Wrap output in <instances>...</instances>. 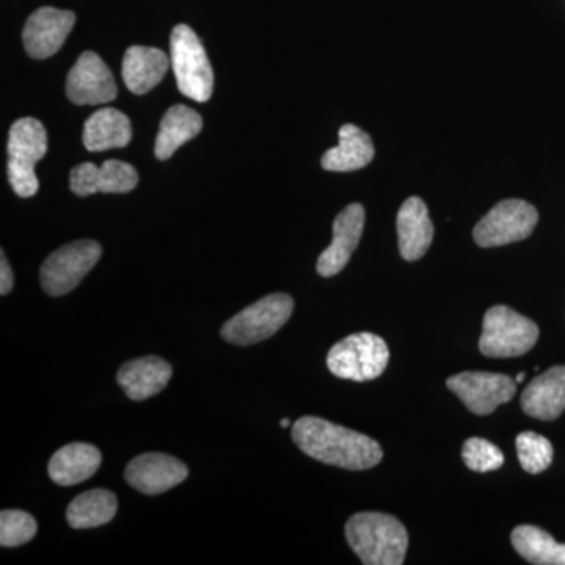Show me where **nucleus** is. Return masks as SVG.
<instances>
[{
    "label": "nucleus",
    "mask_w": 565,
    "mask_h": 565,
    "mask_svg": "<svg viewBox=\"0 0 565 565\" xmlns=\"http://www.w3.org/2000/svg\"><path fill=\"white\" fill-rule=\"evenodd\" d=\"M292 440L311 459L344 470H370L384 457L382 446L373 438L318 416L297 419L292 424Z\"/></svg>",
    "instance_id": "1"
},
{
    "label": "nucleus",
    "mask_w": 565,
    "mask_h": 565,
    "mask_svg": "<svg viewBox=\"0 0 565 565\" xmlns=\"http://www.w3.org/2000/svg\"><path fill=\"white\" fill-rule=\"evenodd\" d=\"M345 539L366 565H401L407 555V530L396 516L382 512L352 515L345 523Z\"/></svg>",
    "instance_id": "2"
},
{
    "label": "nucleus",
    "mask_w": 565,
    "mask_h": 565,
    "mask_svg": "<svg viewBox=\"0 0 565 565\" xmlns=\"http://www.w3.org/2000/svg\"><path fill=\"white\" fill-rule=\"evenodd\" d=\"M170 61L178 88L196 103L210 102L214 71L199 35L189 25L178 24L170 36Z\"/></svg>",
    "instance_id": "3"
},
{
    "label": "nucleus",
    "mask_w": 565,
    "mask_h": 565,
    "mask_svg": "<svg viewBox=\"0 0 565 565\" xmlns=\"http://www.w3.org/2000/svg\"><path fill=\"white\" fill-rule=\"evenodd\" d=\"M9 181L14 193L29 199L39 192L36 162L46 156L47 134L43 122L25 117L14 121L9 134Z\"/></svg>",
    "instance_id": "4"
},
{
    "label": "nucleus",
    "mask_w": 565,
    "mask_h": 565,
    "mask_svg": "<svg viewBox=\"0 0 565 565\" xmlns=\"http://www.w3.org/2000/svg\"><path fill=\"white\" fill-rule=\"evenodd\" d=\"M539 327L505 305H494L484 316L479 351L489 359H514L534 348Z\"/></svg>",
    "instance_id": "5"
},
{
    "label": "nucleus",
    "mask_w": 565,
    "mask_h": 565,
    "mask_svg": "<svg viewBox=\"0 0 565 565\" xmlns=\"http://www.w3.org/2000/svg\"><path fill=\"white\" fill-rule=\"evenodd\" d=\"M390 351L384 338L353 333L333 345L327 355L330 373L344 381L367 382L381 377L388 366Z\"/></svg>",
    "instance_id": "6"
},
{
    "label": "nucleus",
    "mask_w": 565,
    "mask_h": 565,
    "mask_svg": "<svg viewBox=\"0 0 565 565\" xmlns=\"http://www.w3.org/2000/svg\"><path fill=\"white\" fill-rule=\"evenodd\" d=\"M294 300L288 294L277 292L245 308L222 327L226 343L252 345L273 338L289 321Z\"/></svg>",
    "instance_id": "7"
},
{
    "label": "nucleus",
    "mask_w": 565,
    "mask_h": 565,
    "mask_svg": "<svg viewBox=\"0 0 565 565\" xmlns=\"http://www.w3.org/2000/svg\"><path fill=\"white\" fill-rule=\"evenodd\" d=\"M102 255V245L96 241L84 239L63 245L47 256L41 266V288L50 296H65L79 286Z\"/></svg>",
    "instance_id": "8"
},
{
    "label": "nucleus",
    "mask_w": 565,
    "mask_h": 565,
    "mask_svg": "<svg viewBox=\"0 0 565 565\" xmlns=\"http://www.w3.org/2000/svg\"><path fill=\"white\" fill-rule=\"evenodd\" d=\"M537 222L539 212L533 204L523 200H503L478 222L473 237L479 247H503L530 237Z\"/></svg>",
    "instance_id": "9"
},
{
    "label": "nucleus",
    "mask_w": 565,
    "mask_h": 565,
    "mask_svg": "<svg viewBox=\"0 0 565 565\" xmlns=\"http://www.w3.org/2000/svg\"><path fill=\"white\" fill-rule=\"evenodd\" d=\"M446 386L475 415H490L500 405L511 403L516 382L509 375L494 373H460L446 381Z\"/></svg>",
    "instance_id": "10"
},
{
    "label": "nucleus",
    "mask_w": 565,
    "mask_h": 565,
    "mask_svg": "<svg viewBox=\"0 0 565 565\" xmlns=\"http://www.w3.org/2000/svg\"><path fill=\"white\" fill-rule=\"evenodd\" d=\"M118 88L109 66L95 52L77 58L66 79V96L77 106H99L117 98Z\"/></svg>",
    "instance_id": "11"
},
{
    "label": "nucleus",
    "mask_w": 565,
    "mask_h": 565,
    "mask_svg": "<svg viewBox=\"0 0 565 565\" xmlns=\"http://www.w3.org/2000/svg\"><path fill=\"white\" fill-rule=\"evenodd\" d=\"M76 24V14L54 7L33 11L22 31L25 52L36 61L57 54Z\"/></svg>",
    "instance_id": "12"
},
{
    "label": "nucleus",
    "mask_w": 565,
    "mask_h": 565,
    "mask_svg": "<svg viewBox=\"0 0 565 565\" xmlns=\"http://www.w3.org/2000/svg\"><path fill=\"white\" fill-rule=\"evenodd\" d=\"M139 184V174L129 163L109 159L102 167L92 162L74 167L70 173V188L77 196L95 193H128Z\"/></svg>",
    "instance_id": "13"
},
{
    "label": "nucleus",
    "mask_w": 565,
    "mask_h": 565,
    "mask_svg": "<svg viewBox=\"0 0 565 565\" xmlns=\"http://www.w3.org/2000/svg\"><path fill=\"white\" fill-rule=\"evenodd\" d=\"M364 228V207L360 203L349 204L333 222V241L321 253L316 270L323 278L334 277L351 262L359 247Z\"/></svg>",
    "instance_id": "14"
},
{
    "label": "nucleus",
    "mask_w": 565,
    "mask_h": 565,
    "mask_svg": "<svg viewBox=\"0 0 565 565\" xmlns=\"http://www.w3.org/2000/svg\"><path fill=\"white\" fill-rule=\"evenodd\" d=\"M189 476V468L177 457L148 452L128 463L125 479L134 489L145 494H161L181 484Z\"/></svg>",
    "instance_id": "15"
},
{
    "label": "nucleus",
    "mask_w": 565,
    "mask_h": 565,
    "mask_svg": "<svg viewBox=\"0 0 565 565\" xmlns=\"http://www.w3.org/2000/svg\"><path fill=\"white\" fill-rule=\"evenodd\" d=\"M401 256L405 262H418L434 241V225L429 210L419 196L405 200L396 217Z\"/></svg>",
    "instance_id": "16"
},
{
    "label": "nucleus",
    "mask_w": 565,
    "mask_h": 565,
    "mask_svg": "<svg viewBox=\"0 0 565 565\" xmlns=\"http://www.w3.org/2000/svg\"><path fill=\"white\" fill-rule=\"evenodd\" d=\"M523 412L531 418L555 422L565 411V366L550 367L533 379L522 394Z\"/></svg>",
    "instance_id": "17"
},
{
    "label": "nucleus",
    "mask_w": 565,
    "mask_h": 565,
    "mask_svg": "<svg viewBox=\"0 0 565 565\" xmlns=\"http://www.w3.org/2000/svg\"><path fill=\"white\" fill-rule=\"evenodd\" d=\"M172 374V366L161 356H141L122 364L117 381L129 399L145 401L161 393Z\"/></svg>",
    "instance_id": "18"
},
{
    "label": "nucleus",
    "mask_w": 565,
    "mask_h": 565,
    "mask_svg": "<svg viewBox=\"0 0 565 565\" xmlns=\"http://www.w3.org/2000/svg\"><path fill=\"white\" fill-rule=\"evenodd\" d=\"M166 52L148 46H131L122 57V81L134 95H147L158 87L169 71Z\"/></svg>",
    "instance_id": "19"
},
{
    "label": "nucleus",
    "mask_w": 565,
    "mask_h": 565,
    "mask_svg": "<svg viewBox=\"0 0 565 565\" xmlns=\"http://www.w3.org/2000/svg\"><path fill=\"white\" fill-rule=\"evenodd\" d=\"M340 143L322 156V169L327 172H355L373 162L375 150L370 134L355 125L340 129Z\"/></svg>",
    "instance_id": "20"
},
{
    "label": "nucleus",
    "mask_w": 565,
    "mask_h": 565,
    "mask_svg": "<svg viewBox=\"0 0 565 565\" xmlns=\"http://www.w3.org/2000/svg\"><path fill=\"white\" fill-rule=\"evenodd\" d=\"M103 456L98 448L88 444H71L58 449L50 460V478L55 484H81L95 476L102 467Z\"/></svg>",
    "instance_id": "21"
},
{
    "label": "nucleus",
    "mask_w": 565,
    "mask_h": 565,
    "mask_svg": "<svg viewBox=\"0 0 565 565\" xmlns=\"http://www.w3.org/2000/svg\"><path fill=\"white\" fill-rule=\"evenodd\" d=\"M132 139V126L122 111L104 107L90 115L84 125V145L98 152L122 148Z\"/></svg>",
    "instance_id": "22"
},
{
    "label": "nucleus",
    "mask_w": 565,
    "mask_h": 565,
    "mask_svg": "<svg viewBox=\"0 0 565 565\" xmlns=\"http://www.w3.org/2000/svg\"><path fill=\"white\" fill-rule=\"evenodd\" d=\"M202 129L203 120L199 111L184 106V104L170 107L163 115L161 128L156 137V158L159 161L172 158L178 148L199 136Z\"/></svg>",
    "instance_id": "23"
},
{
    "label": "nucleus",
    "mask_w": 565,
    "mask_h": 565,
    "mask_svg": "<svg viewBox=\"0 0 565 565\" xmlns=\"http://www.w3.org/2000/svg\"><path fill=\"white\" fill-rule=\"evenodd\" d=\"M117 497L109 490L95 489L74 498L66 509V520L74 530L107 525L117 514Z\"/></svg>",
    "instance_id": "24"
},
{
    "label": "nucleus",
    "mask_w": 565,
    "mask_h": 565,
    "mask_svg": "<svg viewBox=\"0 0 565 565\" xmlns=\"http://www.w3.org/2000/svg\"><path fill=\"white\" fill-rule=\"evenodd\" d=\"M511 541L515 552L530 564L565 565V544H557L553 535L541 527L516 526Z\"/></svg>",
    "instance_id": "25"
},
{
    "label": "nucleus",
    "mask_w": 565,
    "mask_h": 565,
    "mask_svg": "<svg viewBox=\"0 0 565 565\" xmlns=\"http://www.w3.org/2000/svg\"><path fill=\"white\" fill-rule=\"evenodd\" d=\"M516 455L523 470L530 475H539L545 471L553 462V445L548 438L542 435L531 433H522L515 438Z\"/></svg>",
    "instance_id": "26"
},
{
    "label": "nucleus",
    "mask_w": 565,
    "mask_h": 565,
    "mask_svg": "<svg viewBox=\"0 0 565 565\" xmlns=\"http://www.w3.org/2000/svg\"><path fill=\"white\" fill-rule=\"evenodd\" d=\"M35 519L24 511H2L0 512V545L21 546L31 542L35 537Z\"/></svg>",
    "instance_id": "27"
},
{
    "label": "nucleus",
    "mask_w": 565,
    "mask_h": 565,
    "mask_svg": "<svg viewBox=\"0 0 565 565\" xmlns=\"http://www.w3.org/2000/svg\"><path fill=\"white\" fill-rule=\"evenodd\" d=\"M462 459L476 473H489L503 467L504 455L501 449L486 438H468L463 444Z\"/></svg>",
    "instance_id": "28"
},
{
    "label": "nucleus",
    "mask_w": 565,
    "mask_h": 565,
    "mask_svg": "<svg viewBox=\"0 0 565 565\" xmlns=\"http://www.w3.org/2000/svg\"><path fill=\"white\" fill-rule=\"evenodd\" d=\"M13 270H11L10 263L7 262L6 253L2 252V258H0V294L7 296L13 288Z\"/></svg>",
    "instance_id": "29"
},
{
    "label": "nucleus",
    "mask_w": 565,
    "mask_h": 565,
    "mask_svg": "<svg viewBox=\"0 0 565 565\" xmlns=\"http://www.w3.org/2000/svg\"><path fill=\"white\" fill-rule=\"evenodd\" d=\"M526 375L525 374H519L515 377L516 384H522L523 381H525Z\"/></svg>",
    "instance_id": "30"
},
{
    "label": "nucleus",
    "mask_w": 565,
    "mask_h": 565,
    "mask_svg": "<svg viewBox=\"0 0 565 565\" xmlns=\"http://www.w3.org/2000/svg\"><path fill=\"white\" fill-rule=\"evenodd\" d=\"M280 426L281 427H289V426H291V422H289L288 418L281 419Z\"/></svg>",
    "instance_id": "31"
}]
</instances>
